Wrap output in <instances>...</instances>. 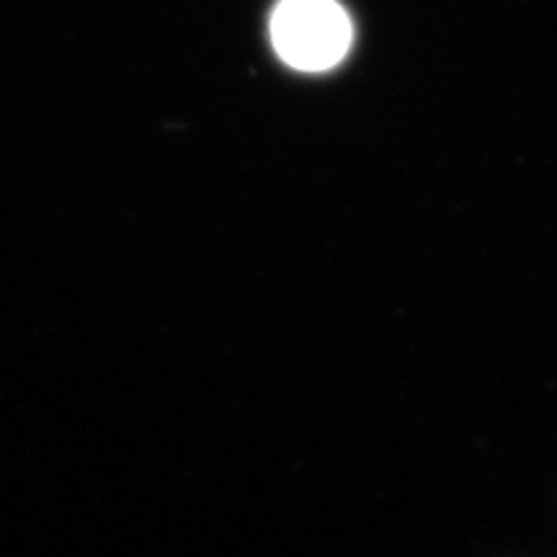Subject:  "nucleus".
<instances>
[{"instance_id":"obj_1","label":"nucleus","mask_w":557,"mask_h":557,"mask_svg":"<svg viewBox=\"0 0 557 557\" xmlns=\"http://www.w3.org/2000/svg\"><path fill=\"white\" fill-rule=\"evenodd\" d=\"M278 58L320 73L338 65L351 47V21L336 0H282L271 16Z\"/></svg>"}]
</instances>
